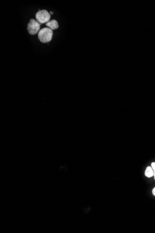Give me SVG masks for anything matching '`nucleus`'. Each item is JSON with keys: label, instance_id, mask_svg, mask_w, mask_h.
<instances>
[{"label": "nucleus", "instance_id": "obj_2", "mask_svg": "<svg viewBox=\"0 0 155 233\" xmlns=\"http://www.w3.org/2000/svg\"><path fill=\"white\" fill-rule=\"evenodd\" d=\"M50 14L46 10L39 11L36 14V19L39 23H47L50 20Z\"/></svg>", "mask_w": 155, "mask_h": 233}, {"label": "nucleus", "instance_id": "obj_7", "mask_svg": "<svg viewBox=\"0 0 155 233\" xmlns=\"http://www.w3.org/2000/svg\"><path fill=\"white\" fill-rule=\"evenodd\" d=\"M152 193L153 195H154V196H155V187L153 189H152Z\"/></svg>", "mask_w": 155, "mask_h": 233}, {"label": "nucleus", "instance_id": "obj_8", "mask_svg": "<svg viewBox=\"0 0 155 233\" xmlns=\"http://www.w3.org/2000/svg\"><path fill=\"white\" fill-rule=\"evenodd\" d=\"M154 179H155V170L154 171Z\"/></svg>", "mask_w": 155, "mask_h": 233}, {"label": "nucleus", "instance_id": "obj_4", "mask_svg": "<svg viewBox=\"0 0 155 233\" xmlns=\"http://www.w3.org/2000/svg\"><path fill=\"white\" fill-rule=\"evenodd\" d=\"M46 26L49 27L52 30H55L59 27L58 23L55 20H52L46 23Z\"/></svg>", "mask_w": 155, "mask_h": 233}, {"label": "nucleus", "instance_id": "obj_6", "mask_svg": "<svg viewBox=\"0 0 155 233\" xmlns=\"http://www.w3.org/2000/svg\"><path fill=\"white\" fill-rule=\"evenodd\" d=\"M151 167H152V169H153V170H155V162H153L151 163Z\"/></svg>", "mask_w": 155, "mask_h": 233}, {"label": "nucleus", "instance_id": "obj_1", "mask_svg": "<svg viewBox=\"0 0 155 233\" xmlns=\"http://www.w3.org/2000/svg\"><path fill=\"white\" fill-rule=\"evenodd\" d=\"M38 35L40 41L42 43H47L52 39L53 32L50 28H43L39 31Z\"/></svg>", "mask_w": 155, "mask_h": 233}, {"label": "nucleus", "instance_id": "obj_3", "mask_svg": "<svg viewBox=\"0 0 155 233\" xmlns=\"http://www.w3.org/2000/svg\"><path fill=\"white\" fill-rule=\"evenodd\" d=\"M27 29L29 34L35 35L40 31V24L35 19H31L28 23Z\"/></svg>", "mask_w": 155, "mask_h": 233}, {"label": "nucleus", "instance_id": "obj_5", "mask_svg": "<svg viewBox=\"0 0 155 233\" xmlns=\"http://www.w3.org/2000/svg\"><path fill=\"white\" fill-rule=\"evenodd\" d=\"M144 175L148 178H151L154 176V170L151 166H148L146 167Z\"/></svg>", "mask_w": 155, "mask_h": 233}, {"label": "nucleus", "instance_id": "obj_9", "mask_svg": "<svg viewBox=\"0 0 155 233\" xmlns=\"http://www.w3.org/2000/svg\"><path fill=\"white\" fill-rule=\"evenodd\" d=\"M50 14H52V15H53V12L50 11Z\"/></svg>", "mask_w": 155, "mask_h": 233}]
</instances>
